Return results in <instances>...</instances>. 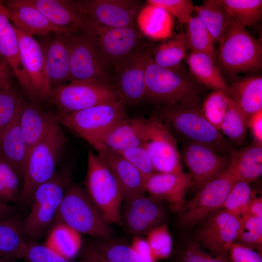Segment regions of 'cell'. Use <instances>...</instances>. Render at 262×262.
<instances>
[{
	"label": "cell",
	"instance_id": "24",
	"mask_svg": "<svg viewBox=\"0 0 262 262\" xmlns=\"http://www.w3.org/2000/svg\"><path fill=\"white\" fill-rule=\"evenodd\" d=\"M41 46L51 91L69 81L70 52L66 33H53V37Z\"/></svg>",
	"mask_w": 262,
	"mask_h": 262
},
{
	"label": "cell",
	"instance_id": "6",
	"mask_svg": "<svg viewBox=\"0 0 262 262\" xmlns=\"http://www.w3.org/2000/svg\"><path fill=\"white\" fill-rule=\"evenodd\" d=\"M218 43L216 57L228 73H257L261 71V45L245 28L231 19Z\"/></svg>",
	"mask_w": 262,
	"mask_h": 262
},
{
	"label": "cell",
	"instance_id": "30",
	"mask_svg": "<svg viewBox=\"0 0 262 262\" xmlns=\"http://www.w3.org/2000/svg\"><path fill=\"white\" fill-rule=\"evenodd\" d=\"M228 96L249 117L262 109V77L253 75L237 79L228 84Z\"/></svg>",
	"mask_w": 262,
	"mask_h": 262
},
{
	"label": "cell",
	"instance_id": "37",
	"mask_svg": "<svg viewBox=\"0 0 262 262\" xmlns=\"http://www.w3.org/2000/svg\"><path fill=\"white\" fill-rule=\"evenodd\" d=\"M248 118L247 115L229 97L219 131L231 141L241 144L246 135Z\"/></svg>",
	"mask_w": 262,
	"mask_h": 262
},
{
	"label": "cell",
	"instance_id": "56",
	"mask_svg": "<svg viewBox=\"0 0 262 262\" xmlns=\"http://www.w3.org/2000/svg\"><path fill=\"white\" fill-rule=\"evenodd\" d=\"M11 71L6 63L0 61V83L2 86L10 85L9 72Z\"/></svg>",
	"mask_w": 262,
	"mask_h": 262
},
{
	"label": "cell",
	"instance_id": "11",
	"mask_svg": "<svg viewBox=\"0 0 262 262\" xmlns=\"http://www.w3.org/2000/svg\"><path fill=\"white\" fill-rule=\"evenodd\" d=\"M119 100L111 85L69 82L51 91L48 101L55 106L57 115H65L105 102Z\"/></svg>",
	"mask_w": 262,
	"mask_h": 262
},
{
	"label": "cell",
	"instance_id": "12",
	"mask_svg": "<svg viewBox=\"0 0 262 262\" xmlns=\"http://www.w3.org/2000/svg\"><path fill=\"white\" fill-rule=\"evenodd\" d=\"M236 181L227 170L204 183L196 195L184 203L179 212L182 226L192 227L210 214L223 209L234 182Z\"/></svg>",
	"mask_w": 262,
	"mask_h": 262
},
{
	"label": "cell",
	"instance_id": "18",
	"mask_svg": "<svg viewBox=\"0 0 262 262\" xmlns=\"http://www.w3.org/2000/svg\"><path fill=\"white\" fill-rule=\"evenodd\" d=\"M14 27L18 37L20 58L29 78L36 103L39 104L48 101L51 90L41 46L33 36Z\"/></svg>",
	"mask_w": 262,
	"mask_h": 262
},
{
	"label": "cell",
	"instance_id": "28",
	"mask_svg": "<svg viewBox=\"0 0 262 262\" xmlns=\"http://www.w3.org/2000/svg\"><path fill=\"white\" fill-rule=\"evenodd\" d=\"M227 170L236 180L248 183L258 180L262 175V144L253 141L239 150H234L229 156Z\"/></svg>",
	"mask_w": 262,
	"mask_h": 262
},
{
	"label": "cell",
	"instance_id": "3",
	"mask_svg": "<svg viewBox=\"0 0 262 262\" xmlns=\"http://www.w3.org/2000/svg\"><path fill=\"white\" fill-rule=\"evenodd\" d=\"M71 166L65 164L49 180L38 186L29 203L30 211L21 226L24 236L40 237L54 220L68 188L72 184Z\"/></svg>",
	"mask_w": 262,
	"mask_h": 262
},
{
	"label": "cell",
	"instance_id": "36",
	"mask_svg": "<svg viewBox=\"0 0 262 262\" xmlns=\"http://www.w3.org/2000/svg\"><path fill=\"white\" fill-rule=\"evenodd\" d=\"M231 19L242 27L251 26L262 18L261 0H218Z\"/></svg>",
	"mask_w": 262,
	"mask_h": 262
},
{
	"label": "cell",
	"instance_id": "27",
	"mask_svg": "<svg viewBox=\"0 0 262 262\" xmlns=\"http://www.w3.org/2000/svg\"><path fill=\"white\" fill-rule=\"evenodd\" d=\"M22 108L8 124L0 137V157L15 167L23 180L28 154L20 125Z\"/></svg>",
	"mask_w": 262,
	"mask_h": 262
},
{
	"label": "cell",
	"instance_id": "32",
	"mask_svg": "<svg viewBox=\"0 0 262 262\" xmlns=\"http://www.w3.org/2000/svg\"><path fill=\"white\" fill-rule=\"evenodd\" d=\"M186 61L192 74L200 84L228 95V83L214 58L206 53L191 52Z\"/></svg>",
	"mask_w": 262,
	"mask_h": 262
},
{
	"label": "cell",
	"instance_id": "47",
	"mask_svg": "<svg viewBox=\"0 0 262 262\" xmlns=\"http://www.w3.org/2000/svg\"><path fill=\"white\" fill-rule=\"evenodd\" d=\"M26 262H71L44 245L26 241L22 258Z\"/></svg>",
	"mask_w": 262,
	"mask_h": 262
},
{
	"label": "cell",
	"instance_id": "1",
	"mask_svg": "<svg viewBox=\"0 0 262 262\" xmlns=\"http://www.w3.org/2000/svg\"><path fill=\"white\" fill-rule=\"evenodd\" d=\"M156 116L182 143L203 145L227 156L235 150L206 118L199 96L161 107Z\"/></svg>",
	"mask_w": 262,
	"mask_h": 262
},
{
	"label": "cell",
	"instance_id": "21",
	"mask_svg": "<svg viewBox=\"0 0 262 262\" xmlns=\"http://www.w3.org/2000/svg\"><path fill=\"white\" fill-rule=\"evenodd\" d=\"M156 199L145 194L125 203L121 214V224L134 236L146 234L160 222L163 215L161 205Z\"/></svg>",
	"mask_w": 262,
	"mask_h": 262
},
{
	"label": "cell",
	"instance_id": "7",
	"mask_svg": "<svg viewBox=\"0 0 262 262\" xmlns=\"http://www.w3.org/2000/svg\"><path fill=\"white\" fill-rule=\"evenodd\" d=\"M55 115L61 126L84 140L92 147L100 143L111 131L128 117L125 106L119 100L74 113Z\"/></svg>",
	"mask_w": 262,
	"mask_h": 262
},
{
	"label": "cell",
	"instance_id": "59",
	"mask_svg": "<svg viewBox=\"0 0 262 262\" xmlns=\"http://www.w3.org/2000/svg\"><path fill=\"white\" fill-rule=\"evenodd\" d=\"M1 86H2V85H1V84L0 83V87H1Z\"/></svg>",
	"mask_w": 262,
	"mask_h": 262
},
{
	"label": "cell",
	"instance_id": "58",
	"mask_svg": "<svg viewBox=\"0 0 262 262\" xmlns=\"http://www.w3.org/2000/svg\"><path fill=\"white\" fill-rule=\"evenodd\" d=\"M16 260H10L0 257V262H16Z\"/></svg>",
	"mask_w": 262,
	"mask_h": 262
},
{
	"label": "cell",
	"instance_id": "52",
	"mask_svg": "<svg viewBox=\"0 0 262 262\" xmlns=\"http://www.w3.org/2000/svg\"><path fill=\"white\" fill-rule=\"evenodd\" d=\"M131 246L143 262H157L145 239L134 236Z\"/></svg>",
	"mask_w": 262,
	"mask_h": 262
},
{
	"label": "cell",
	"instance_id": "25",
	"mask_svg": "<svg viewBox=\"0 0 262 262\" xmlns=\"http://www.w3.org/2000/svg\"><path fill=\"white\" fill-rule=\"evenodd\" d=\"M34 7L54 26L66 33L85 27L87 20L77 0H26Z\"/></svg>",
	"mask_w": 262,
	"mask_h": 262
},
{
	"label": "cell",
	"instance_id": "48",
	"mask_svg": "<svg viewBox=\"0 0 262 262\" xmlns=\"http://www.w3.org/2000/svg\"><path fill=\"white\" fill-rule=\"evenodd\" d=\"M147 2L165 9L181 23L187 24L195 11L190 0H148Z\"/></svg>",
	"mask_w": 262,
	"mask_h": 262
},
{
	"label": "cell",
	"instance_id": "38",
	"mask_svg": "<svg viewBox=\"0 0 262 262\" xmlns=\"http://www.w3.org/2000/svg\"><path fill=\"white\" fill-rule=\"evenodd\" d=\"M185 35L180 33L170 40L156 47L152 58L158 66L166 68H174L180 66L181 61L185 57L186 49Z\"/></svg>",
	"mask_w": 262,
	"mask_h": 262
},
{
	"label": "cell",
	"instance_id": "49",
	"mask_svg": "<svg viewBox=\"0 0 262 262\" xmlns=\"http://www.w3.org/2000/svg\"><path fill=\"white\" fill-rule=\"evenodd\" d=\"M116 153L134 166L145 178L155 172L149 156L143 146L130 148Z\"/></svg>",
	"mask_w": 262,
	"mask_h": 262
},
{
	"label": "cell",
	"instance_id": "41",
	"mask_svg": "<svg viewBox=\"0 0 262 262\" xmlns=\"http://www.w3.org/2000/svg\"><path fill=\"white\" fill-rule=\"evenodd\" d=\"M91 244L111 262H143L131 245L112 240H99Z\"/></svg>",
	"mask_w": 262,
	"mask_h": 262
},
{
	"label": "cell",
	"instance_id": "2",
	"mask_svg": "<svg viewBox=\"0 0 262 262\" xmlns=\"http://www.w3.org/2000/svg\"><path fill=\"white\" fill-rule=\"evenodd\" d=\"M61 126L56 119L31 151L17 201L21 204L29 203L36 188L51 178L57 170L67 143Z\"/></svg>",
	"mask_w": 262,
	"mask_h": 262
},
{
	"label": "cell",
	"instance_id": "9",
	"mask_svg": "<svg viewBox=\"0 0 262 262\" xmlns=\"http://www.w3.org/2000/svg\"><path fill=\"white\" fill-rule=\"evenodd\" d=\"M89 24L92 28L100 58L112 81L120 69L145 44L137 25L109 28Z\"/></svg>",
	"mask_w": 262,
	"mask_h": 262
},
{
	"label": "cell",
	"instance_id": "19",
	"mask_svg": "<svg viewBox=\"0 0 262 262\" xmlns=\"http://www.w3.org/2000/svg\"><path fill=\"white\" fill-rule=\"evenodd\" d=\"M92 147L106 164L118 182L125 203L145 194V177L134 166L118 153L102 143Z\"/></svg>",
	"mask_w": 262,
	"mask_h": 262
},
{
	"label": "cell",
	"instance_id": "46",
	"mask_svg": "<svg viewBox=\"0 0 262 262\" xmlns=\"http://www.w3.org/2000/svg\"><path fill=\"white\" fill-rule=\"evenodd\" d=\"M242 230L238 240L260 253L262 244V217L244 213L241 216Z\"/></svg>",
	"mask_w": 262,
	"mask_h": 262
},
{
	"label": "cell",
	"instance_id": "39",
	"mask_svg": "<svg viewBox=\"0 0 262 262\" xmlns=\"http://www.w3.org/2000/svg\"><path fill=\"white\" fill-rule=\"evenodd\" d=\"M187 24L186 46L191 52L206 53L215 60L216 51L213 37L198 17L192 16Z\"/></svg>",
	"mask_w": 262,
	"mask_h": 262
},
{
	"label": "cell",
	"instance_id": "54",
	"mask_svg": "<svg viewBox=\"0 0 262 262\" xmlns=\"http://www.w3.org/2000/svg\"><path fill=\"white\" fill-rule=\"evenodd\" d=\"M82 262H111L98 253L94 247L89 244L82 253Z\"/></svg>",
	"mask_w": 262,
	"mask_h": 262
},
{
	"label": "cell",
	"instance_id": "29",
	"mask_svg": "<svg viewBox=\"0 0 262 262\" xmlns=\"http://www.w3.org/2000/svg\"><path fill=\"white\" fill-rule=\"evenodd\" d=\"M146 120L140 117L123 120L102 139L100 143L115 152L143 146Z\"/></svg>",
	"mask_w": 262,
	"mask_h": 262
},
{
	"label": "cell",
	"instance_id": "57",
	"mask_svg": "<svg viewBox=\"0 0 262 262\" xmlns=\"http://www.w3.org/2000/svg\"><path fill=\"white\" fill-rule=\"evenodd\" d=\"M16 209L11 204L0 202V220L14 216Z\"/></svg>",
	"mask_w": 262,
	"mask_h": 262
},
{
	"label": "cell",
	"instance_id": "31",
	"mask_svg": "<svg viewBox=\"0 0 262 262\" xmlns=\"http://www.w3.org/2000/svg\"><path fill=\"white\" fill-rule=\"evenodd\" d=\"M136 22L140 33L151 39L163 40L172 36L173 16L159 6L147 3L140 10Z\"/></svg>",
	"mask_w": 262,
	"mask_h": 262
},
{
	"label": "cell",
	"instance_id": "17",
	"mask_svg": "<svg viewBox=\"0 0 262 262\" xmlns=\"http://www.w3.org/2000/svg\"><path fill=\"white\" fill-rule=\"evenodd\" d=\"M180 153L181 161L189 171L192 186L198 189L225 171L229 165V156L201 144L182 143Z\"/></svg>",
	"mask_w": 262,
	"mask_h": 262
},
{
	"label": "cell",
	"instance_id": "13",
	"mask_svg": "<svg viewBox=\"0 0 262 262\" xmlns=\"http://www.w3.org/2000/svg\"><path fill=\"white\" fill-rule=\"evenodd\" d=\"M146 120V131L143 147L149 156L155 172H184L177 138L156 115Z\"/></svg>",
	"mask_w": 262,
	"mask_h": 262
},
{
	"label": "cell",
	"instance_id": "53",
	"mask_svg": "<svg viewBox=\"0 0 262 262\" xmlns=\"http://www.w3.org/2000/svg\"><path fill=\"white\" fill-rule=\"evenodd\" d=\"M247 127L251 131L253 141L262 144V109L253 113L248 117Z\"/></svg>",
	"mask_w": 262,
	"mask_h": 262
},
{
	"label": "cell",
	"instance_id": "14",
	"mask_svg": "<svg viewBox=\"0 0 262 262\" xmlns=\"http://www.w3.org/2000/svg\"><path fill=\"white\" fill-rule=\"evenodd\" d=\"M200 222L196 236L200 245L215 256L229 257V250L242 230L241 218L222 209Z\"/></svg>",
	"mask_w": 262,
	"mask_h": 262
},
{
	"label": "cell",
	"instance_id": "15",
	"mask_svg": "<svg viewBox=\"0 0 262 262\" xmlns=\"http://www.w3.org/2000/svg\"><path fill=\"white\" fill-rule=\"evenodd\" d=\"M87 24L109 28L136 25L140 2L134 0H77Z\"/></svg>",
	"mask_w": 262,
	"mask_h": 262
},
{
	"label": "cell",
	"instance_id": "16",
	"mask_svg": "<svg viewBox=\"0 0 262 262\" xmlns=\"http://www.w3.org/2000/svg\"><path fill=\"white\" fill-rule=\"evenodd\" d=\"M152 53L151 48L144 45L115 76L113 87L125 106L138 104L144 100L146 69Z\"/></svg>",
	"mask_w": 262,
	"mask_h": 262
},
{
	"label": "cell",
	"instance_id": "42",
	"mask_svg": "<svg viewBox=\"0 0 262 262\" xmlns=\"http://www.w3.org/2000/svg\"><path fill=\"white\" fill-rule=\"evenodd\" d=\"M255 197L249 183L236 180L230 189L223 209L240 218Z\"/></svg>",
	"mask_w": 262,
	"mask_h": 262
},
{
	"label": "cell",
	"instance_id": "50",
	"mask_svg": "<svg viewBox=\"0 0 262 262\" xmlns=\"http://www.w3.org/2000/svg\"><path fill=\"white\" fill-rule=\"evenodd\" d=\"M178 262H230L229 257L215 256L205 252L199 244L191 243L180 252Z\"/></svg>",
	"mask_w": 262,
	"mask_h": 262
},
{
	"label": "cell",
	"instance_id": "26",
	"mask_svg": "<svg viewBox=\"0 0 262 262\" xmlns=\"http://www.w3.org/2000/svg\"><path fill=\"white\" fill-rule=\"evenodd\" d=\"M56 119L55 114L44 111L40 104L25 99L20 115V125L28 157L32 149L46 134Z\"/></svg>",
	"mask_w": 262,
	"mask_h": 262
},
{
	"label": "cell",
	"instance_id": "51",
	"mask_svg": "<svg viewBox=\"0 0 262 262\" xmlns=\"http://www.w3.org/2000/svg\"><path fill=\"white\" fill-rule=\"evenodd\" d=\"M228 256L230 262H262L260 253L240 243L230 246Z\"/></svg>",
	"mask_w": 262,
	"mask_h": 262
},
{
	"label": "cell",
	"instance_id": "22",
	"mask_svg": "<svg viewBox=\"0 0 262 262\" xmlns=\"http://www.w3.org/2000/svg\"><path fill=\"white\" fill-rule=\"evenodd\" d=\"M191 186L192 179L189 173L155 172L146 178L144 188L151 197L168 201L173 211L179 212L185 203L186 191Z\"/></svg>",
	"mask_w": 262,
	"mask_h": 262
},
{
	"label": "cell",
	"instance_id": "55",
	"mask_svg": "<svg viewBox=\"0 0 262 262\" xmlns=\"http://www.w3.org/2000/svg\"><path fill=\"white\" fill-rule=\"evenodd\" d=\"M245 213L255 216L262 217V197H255L249 203L244 213Z\"/></svg>",
	"mask_w": 262,
	"mask_h": 262
},
{
	"label": "cell",
	"instance_id": "8",
	"mask_svg": "<svg viewBox=\"0 0 262 262\" xmlns=\"http://www.w3.org/2000/svg\"><path fill=\"white\" fill-rule=\"evenodd\" d=\"M70 52L69 82L113 86L112 77L98 55L92 28L87 24L79 30L66 33Z\"/></svg>",
	"mask_w": 262,
	"mask_h": 262
},
{
	"label": "cell",
	"instance_id": "23",
	"mask_svg": "<svg viewBox=\"0 0 262 262\" xmlns=\"http://www.w3.org/2000/svg\"><path fill=\"white\" fill-rule=\"evenodd\" d=\"M9 20L14 27L33 36L50 33H66L51 23L37 9L26 0H1Z\"/></svg>",
	"mask_w": 262,
	"mask_h": 262
},
{
	"label": "cell",
	"instance_id": "45",
	"mask_svg": "<svg viewBox=\"0 0 262 262\" xmlns=\"http://www.w3.org/2000/svg\"><path fill=\"white\" fill-rule=\"evenodd\" d=\"M145 239L157 261L169 257L172 252V241L166 224L149 230Z\"/></svg>",
	"mask_w": 262,
	"mask_h": 262
},
{
	"label": "cell",
	"instance_id": "33",
	"mask_svg": "<svg viewBox=\"0 0 262 262\" xmlns=\"http://www.w3.org/2000/svg\"><path fill=\"white\" fill-rule=\"evenodd\" d=\"M21 223L14 216L0 220V257L21 259L26 243Z\"/></svg>",
	"mask_w": 262,
	"mask_h": 262
},
{
	"label": "cell",
	"instance_id": "40",
	"mask_svg": "<svg viewBox=\"0 0 262 262\" xmlns=\"http://www.w3.org/2000/svg\"><path fill=\"white\" fill-rule=\"evenodd\" d=\"M21 180L17 170L0 157V202L10 204L18 201Z\"/></svg>",
	"mask_w": 262,
	"mask_h": 262
},
{
	"label": "cell",
	"instance_id": "20",
	"mask_svg": "<svg viewBox=\"0 0 262 262\" xmlns=\"http://www.w3.org/2000/svg\"><path fill=\"white\" fill-rule=\"evenodd\" d=\"M10 21L0 0V57L16 78L24 96L29 101L36 103L29 78L20 58L18 37Z\"/></svg>",
	"mask_w": 262,
	"mask_h": 262
},
{
	"label": "cell",
	"instance_id": "5",
	"mask_svg": "<svg viewBox=\"0 0 262 262\" xmlns=\"http://www.w3.org/2000/svg\"><path fill=\"white\" fill-rule=\"evenodd\" d=\"M54 220L98 240H112L113 232L86 189L71 184L66 191Z\"/></svg>",
	"mask_w": 262,
	"mask_h": 262
},
{
	"label": "cell",
	"instance_id": "43",
	"mask_svg": "<svg viewBox=\"0 0 262 262\" xmlns=\"http://www.w3.org/2000/svg\"><path fill=\"white\" fill-rule=\"evenodd\" d=\"M25 97L11 85L0 87V138L4 131L22 108Z\"/></svg>",
	"mask_w": 262,
	"mask_h": 262
},
{
	"label": "cell",
	"instance_id": "4",
	"mask_svg": "<svg viewBox=\"0 0 262 262\" xmlns=\"http://www.w3.org/2000/svg\"><path fill=\"white\" fill-rule=\"evenodd\" d=\"M195 79L180 66L166 68L157 65L151 55L146 69L144 100L161 108L190 97L199 96L202 85Z\"/></svg>",
	"mask_w": 262,
	"mask_h": 262
},
{
	"label": "cell",
	"instance_id": "10",
	"mask_svg": "<svg viewBox=\"0 0 262 262\" xmlns=\"http://www.w3.org/2000/svg\"><path fill=\"white\" fill-rule=\"evenodd\" d=\"M86 190L110 223L121 224V188L114 176L95 151L88 152Z\"/></svg>",
	"mask_w": 262,
	"mask_h": 262
},
{
	"label": "cell",
	"instance_id": "44",
	"mask_svg": "<svg viewBox=\"0 0 262 262\" xmlns=\"http://www.w3.org/2000/svg\"><path fill=\"white\" fill-rule=\"evenodd\" d=\"M229 97L221 91H213L202 103V109L207 120L219 131L226 112Z\"/></svg>",
	"mask_w": 262,
	"mask_h": 262
},
{
	"label": "cell",
	"instance_id": "60",
	"mask_svg": "<svg viewBox=\"0 0 262 262\" xmlns=\"http://www.w3.org/2000/svg\"><path fill=\"white\" fill-rule=\"evenodd\" d=\"M16 262H18L16 261Z\"/></svg>",
	"mask_w": 262,
	"mask_h": 262
},
{
	"label": "cell",
	"instance_id": "34",
	"mask_svg": "<svg viewBox=\"0 0 262 262\" xmlns=\"http://www.w3.org/2000/svg\"><path fill=\"white\" fill-rule=\"evenodd\" d=\"M44 245L57 254L69 259L82 246L80 233L68 225L57 222L50 231Z\"/></svg>",
	"mask_w": 262,
	"mask_h": 262
},
{
	"label": "cell",
	"instance_id": "35",
	"mask_svg": "<svg viewBox=\"0 0 262 262\" xmlns=\"http://www.w3.org/2000/svg\"><path fill=\"white\" fill-rule=\"evenodd\" d=\"M196 16L211 34L214 43L219 42L231 20L218 0H205L195 5Z\"/></svg>",
	"mask_w": 262,
	"mask_h": 262
}]
</instances>
